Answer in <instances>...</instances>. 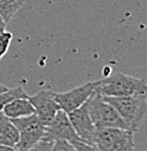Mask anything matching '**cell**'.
Segmentation results:
<instances>
[{
    "mask_svg": "<svg viewBox=\"0 0 147 151\" xmlns=\"http://www.w3.org/2000/svg\"><path fill=\"white\" fill-rule=\"evenodd\" d=\"M53 148H54V141L49 138H42L28 151H53Z\"/></svg>",
    "mask_w": 147,
    "mask_h": 151,
    "instance_id": "obj_15",
    "label": "cell"
},
{
    "mask_svg": "<svg viewBox=\"0 0 147 151\" xmlns=\"http://www.w3.org/2000/svg\"><path fill=\"white\" fill-rule=\"evenodd\" d=\"M117 109L124 120L127 129L135 132L147 115V98L141 95L129 96H103Z\"/></svg>",
    "mask_w": 147,
    "mask_h": 151,
    "instance_id": "obj_2",
    "label": "cell"
},
{
    "mask_svg": "<svg viewBox=\"0 0 147 151\" xmlns=\"http://www.w3.org/2000/svg\"><path fill=\"white\" fill-rule=\"evenodd\" d=\"M6 26H7V23L5 22V20L0 17V34L6 32Z\"/></svg>",
    "mask_w": 147,
    "mask_h": 151,
    "instance_id": "obj_19",
    "label": "cell"
},
{
    "mask_svg": "<svg viewBox=\"0 0 147 151\" xmlns=\"http://www.w3.org/2000/svg\"><path fill=\"white\" fill-rule=\"evenodd\" d=\"M74 147L76 148L77 151H100L96 145H91V144H87L82 141H76L71 143Z\"/></svg>",
    "mask_w": 147,
    "mask_h": 151,
    "instance_id": "obj_17",
    "label": "cell"
},
{
    "mask_svg": "<svg viewBox=\"0 0 147 151\" xmlns=\"http://www.w3.org/2000/svg\"><path fill=\"white\" fill-rule=\"evenodd\" d=\"M12 40H13V34L12 33L4 32V33L0 34V59L8 51Z\"/></svg>",
    "mask_w": 147,
    "mask_h": 151,
    "instance_id": "obj_14",
    "label": "cell"
},
{
    "mask_svg": "<svg viewBox=\"0 0 147 151\" xmlns=\"http://www.w3.org/2000/svg\"><path fill=\"white\" fill-rule=\"evenodd\" d=\"M68 116L79 139L87 144L96 145L97 129L89 115L87 104H84L83 106H81L79 108L75 109L73 112L68 113Z\"/></svg>",
    "mask_w": 147,
    "mask_h": 151,
    "instance_id": "obj_7",
    "label": "cell"
},
{
    "mask_svg": "<svg viewBox=\"0 0 147 151\" xmlns=\"http://www.w3.org/2000/svg\"><path fill=\"white\" fill-rule=\"evenodd\" d=\"M89 115L97 130L104 128H125L127 129L124 120L117 112V109L108 102L103 95H100L96 90L95 93L85 102Z\"/></svg>",
    "mask_w": 147,
    "mask_h": 151,
    "instance_id": "obj_3",
    "label": "cell"
},
{
    "mask_svg": "<svg viewBox=\"0 0 147 151\" xmlns=\"http://www.w3.org/2000/svg\"><path fill=\"white\" fill-rule=\"evenodd\" d=\"M53 151H77L76 148L68 141H54Z\"/></svg>",
    "mask_w": 147,
    "mask_h": 151,
    "instance_id": "obj_16",
    "label": "cell"
},
{
    "mask_svg": "<svg viewBox=\"0 0 147 151\" xmlns=\"http://www.w3.org/2000/svg\"><path fill=\"white\" fill-rule=\"evenodd\" d=\"M28 99L35 109V114L40 122L44 127L50 123L56 113L61 109L56 102L54 92L52 91H40L35 95L28 96Z\"/></svg>",
    "mask_w": 147,
    "mask_h": 151,
    "instance_id": "obj_9",
    "label": "cell"
},
{
    "mask_svg": "<svg viewBox=\"0 0 147 151\" xmlns=\"http://www.w3.org/2000/svg\"><path fill=\"white\" fill-rule=\"evenodd\" d=\"M134 132L125 128L97 130L96 147L100 151H134Z\"/></svg>",
    "mask_w": 147,
    "mask_h": 151,
    "instance_id": "obj_5",
    "label": "cell"
},
{
    "mask_svg": "<svg viewBox=\"0 0 147 151\" xmlns=\"http://www.w3.org/2000/svg\"><path fill=\"white\" fill-rule=\"evenodd\" d=\"M19 141V132L9 117L0 112V144L15 147Z\"/></svg>",
    "mask_w": 147,
    "mask_h": 151,
    "instance_id": "obj_11",
    "label": "cell"
},
{
    "mask_svg": "<svg viewBox=\"0 0 147 151\" xmlns=\"http://www.w3.org/2000/svg\"><path fill=\"white\" fill-rule=\"evenodd\" d=\"M2 113L12 120L35 114V109L28 98H18L8 102L4 107Z\"/></svg>",
    "mask_w": 147,
    "mask_h": 151,
    "instance_id": "obj_10",
    "label": "cell"
},
{
    "mask_svg": "<svg viewBox=\"0 0 147 151\" xmlns=\"http://www.w3.org/2000/svg\"><path fill=\"white\" fill-rule=\"evenodd\" d=\"M25 2L26 0H0V17L8 23Z\"/></svg>",
    "mask_w": 147,
    "mask_h": 151,
    "instance_id": "obj_12",
    "label": "cell"
},
{
    "mask_svg": "<svg viewBox=\"0 0 147 151\" xmlns=\"http://www.w3.org/2000/svg\"><path fill=\"white\" fill-rule=\"evenodd\" d=\"M95 90L103 96L141 95L147 98V80L116 72L96 81Z\"/></svg>",
    "mask_w": 147,
    "mask_h": 151,
    "instance_id": "obj_1",
    "label": "cell"
},
{
    "mask_svg": "<svg viewBox=\"0 0 147 151\" xmlns=\"http://www.w3.org/2000/svg\"><path fill=\"white\" fill-rule=\"evenodd\" d=\"M19 132V141L15 148L19 151L31 150L46 136V127L40 122L36 114L12 119Z\"/></svg>",
    "mask_w": 147,
    "mask_h": 151,
    "instance_id": "obj_4",
    "label": "cell"
},
{
    "mask_svg": "<svg viewBox=\"0 0 147 151\" xmlns=\"http://www.w3.org/2000/svg\"><path fill=\"white\" fill-rule=\"evenodd\" d=\"M95 88H96V81H90L64 93L54 92V96L60 108L68 114L83 106L89 100V98L95 93Z\"/></svg>",
    "mask_w": 147,
    "mask_h": 151,
    "instance_id": "obj_6",
    "label": "cell"
},
{
    "mask_svg": "<svg viewBox=\"0 0 147 151\" xmlns=\"http://www.w3.org/2000/svg\"><path fill=\"white\" fill-rule=\"evenodd\" d=\"M18 98H28V95L25 92L22 86H18V87H14V88H8L7 91L1 92L0 93V112L4 109V107L8 102H11L12 100L18 99Z\"/></svg>",
    "mask_w": 147,
    "mask_h": 151,
    "instance_id": "obj_13",
    "label": "cell"
},
{
    "mask_svg": "<svg viewBox=\"0 0 147 151\" xmlns=\"http://www.w3.org/2000/svg\"><path fill=\"white\" fill-rule=\"evenodd\" d=\"M44 138H49L52 141H68L70 143L81 141L74 129L68 114L62 109H60L50 123L46 126Z\"/></svg>",
    "mask_w": 147,
    "mask_h": 151,
    "instance_id": "obj_8",
    "label": "cell"
},
{
    "mask_svg": "<svg viewBox=\"0 0 147 151\" xmlns=\"http://www.w3.org/2000/svg\"><path fill=\"white\" fill-rule=\"evenodd\" d=\"M0 151H19L15 147H6L0 144Z\"/></svg>",
    "mask_w": 147,
    "mask_h": 151,
    "instance_id": "obj_18",
    "label": "cell"
},
{
    "mask_svg": "<svg viewBox=\"0 0 147 151\" xmlns=\"http://www.w3.org/2000/svg\"><path fill=\"white\" fill-rule=\"evenodd\" d=\"M7 90H8V88H7L6 86H4V85L0 84V93H1V92H5V91H7Z\"/></svg>",
    "mask_w": 147,
    "mask_h": 151,
    "instance_id": "obj_20",
    "label": "cell"
}]
</instances>
